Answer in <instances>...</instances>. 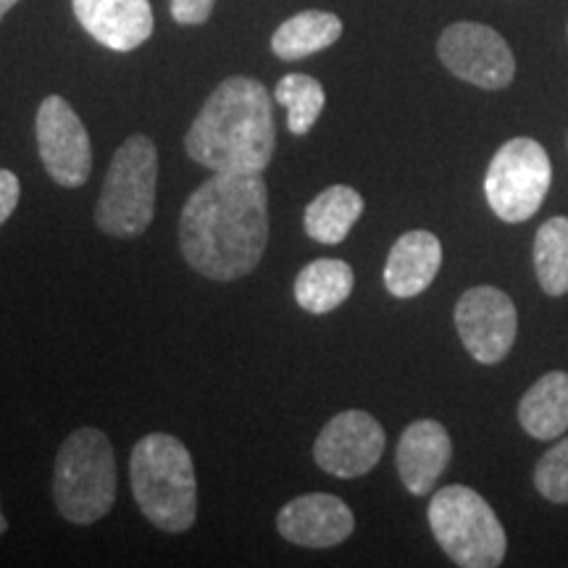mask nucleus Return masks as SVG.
<instances>
[{"mask_svg":"<svg viewBox=\"0 0 568 568\" xmlns=\"http://www.w3.org/2000/svg\"><path fill=\"white\" fill-rule=\"evenodd\" d=\"M268 243L264 174H213L184 203L180 245L197 274L234 282L251 274Z\"/></svg>","mask_w":568,"mask_h":568,"instance_id":"nucleus-1","label":"nucleus"},{"mask_svg":"<svg viewBox=\"0 0 568 568\" xmlns=\"http://www.w3.org/2000/svg\"><path fill=\"white\" fill-rule=\"evenodd\" d=\"M276 148L272 98L253 77H230L211 92L184 151L213 174H264Z\"/></svg>","mask_w":568,"mask_h":568,"instance_id":"nucleus-2","label":"nucleus"},{"mask_svg":"<svg viewBox=\"0 0 568 568\" xmlns=\"http://www.w3.org/2000/svg\"><path fill=\"white\" fill-rule=\"evenodd\" d=\"M132 495L148 521L169 535H180L195 524L197 481L187 447L172 435L142 437L130 458Z\"/></svg>","mask_w":568,"mask_h":568,"instance_id":"nucleus-3","label":"nucleus"},{"mask_svg":"<svg viewBox=\"0 0 568 568\" xmlns=\"http://www.w3.org/2000/svg\"><path fill=\"white\" fill-rule=\"evenodd\" d=\"M53 500L71 524H95L116 500V458L101 429H77L63 439L53 468Z\"/></svg>","mask_w":568,"mask_h":568,"instance_id":"nucleus-4","label":"nucleus"},{"mask_svg":"<svg viewBox=\"0 0 568 568\" xmlns=\"http://www.w3.org/2000/svg\"><path fill=\"white\" fill-rule=\"evenodd\" d=\"M429 527L453 564L495 568L506 558V529L477 489L450 485L435 493L429 503Z\"/></svg>","mask_w":568,"mask_h":568,"instance_id":"nucleus-5","label":"nucleus"},{"mask_svg":"<svg viewBox=\"0 0 568 568\" xmlns=\"http://www.w3.org/2000/svg\"><path fill=\"white\" fill-rule=\"evenodd\" d=\"M159 187V151L145 134H132L111 159L95 222L111 237H138L151 226Z\"/></svg>","mask_w":568,"mask_h":568,"instance_id":"nucleus-6","label":"nucleus"},{"mask_svg":"<svg viewBox=\"0 0 568 568\" xmlns=\"http://www.w3.org/2000/svg\"><path fill=\"white\" fill-rule=\"evenodd\" d=\"M552 166L545 148L531 138L508 140L489 161L485 195L497 219L508 224L527 222L550 190Z\"/></svg>","mask_w":568,"mask_h":568,"instance_id":"nucleus-7","label":"nucleus"},{"mask_svg":"<svg viewBox=\"0 0 568 568\" xmlns=\"http://www.w3.org/2000/svg\"><path fill=\"white\" fill-rule=\"evenodd\" d=\"M439 61L458 80L481 90H503L514 82L516 59L508 42L493 27L477 21H456L439 34Z\"/></svg>","mask_w":568,"mask_h":568,"instance_id":"nucleus-8","label":"nucleus"},{"mask_svg":"<svg viewBox=\"0 0 568 568\" xmlns=\"http://www.w3.org/2000/svg\"><path fill=\"white\" fill-rule=\"evenodd\" d=\"M34 132L48 176L61 187H82L92 172V148L90 134L69 101L48 95L40 103Z\"/></svg>","mask_w":568,"mask_h":568,"instance_id":"nucleus-9","label":"nucleus"},{"mask_svg":"<svg viewBox=\"0 0 568 568\" xmlns=\"http://www.w3.org/2000/svg\"><path fill=\"white\" fill-rule=\"evenodd\" d=\"M456 329L474 361L485 366L500 364L516 343V305L503 290L479 284L460 295L456 305Z\"/></svg>","mask_w":568,"mask_h":568,"instance_id":"nucleus-10","label":"nucleus"},{"mask_svg":"<svg viewBox=\"0 0 568 568\" xmlns=\"http://www.w3.org/2000/svg\"><path fill=\"white\" fill-rule=\"evenodd\" d=\"M387 437L382 424L366 410H343L318 432L314 460L322 471L339 479L364 477L379 464Z\"/></svg>","mask_w":568,"mask_h":568,"instance_id":"nucleus-11","label":"nucleus"},{"mask_svg":"<svg viewBox=\"0 0 568 568\" xmlns=\"http://www.w3.org/2000/svg\"><path fill=\"white\" fill-rule=\"evenodd\" d=\"M276 529L287 542L301 548H335L353 535V510L335 495L311 493L290 500L276 516Z\"/></svg>","mask_w":568,"mask_h":568,"instance_id":"nucleus-12","label":"nucleus"},{"mask_svg":"<svg viewBox=\"0 0 568 568\" xmlns=\"http://www.w3.org/2000/svg\"><path fill=\"white\" fill-rule=\"evenodd\" d=\"M77 21L90 38L116 53H130L153 34L148 0H74Z\"/></svg>","mask_w":568,"mask_h":568,"instance_id":"nucleus-13","label":"nucleus"},{"mask_svg":"<svg viewBox=\"0 0 568 568\" xmlns=\"http://www.w3.org/2000/svg\"><path fill=\"white\" fill-rule=\"evenodd\" d=\"M453 458V439L447 429L435 418H422L403 432L397 443L395 464L400 474L403 487L410 495L422 497L435 489L437 479Z\"/></svg>","mask_w":568,"mask_h":568,"instance_id":"nucleus-14","label":"nucleus"},{"mask_svg":"<svg viewBox=\"0 0 568 568\" xmlns=\"http://www.w3.org/2000/svg\"><path fill=\"white\" fill-rule=\"evenodd\" d=\"M443 266V245L432 232H406L393 245L385 264V287L395 297L422 295Z\"/></svg>","mask_w":568,"mask_h":568,"instance_id":"nucleus-15","label":"nucleus"},{"mask_svg":"<svg viewBox=\"0 0 568 568\" xmlns=\"http://www.w3.org/2000/svg\"><path fill=\"white\" fill-rule=\"evenodd\" d=\"M518 424L542 443L558 439L568 429V374L548 372L539 376L518 403Z\"/></svg>","mask_w":568,"mask_h":568,"instance_id":"nucleus-16","label":"nucleus"},{"mask_svg":"<svg viewBox=\"0 0 568 568\" xmlns=\"http://www.w3.org/2000/svg\"><path fill=\"white\" fill-rule=\"evenodd\" d=\"M364 213V197L347 184H332L305 209V232L322 245H339Z\"/></svg>","mask_w":568,"mask_h":568,"instance_id":"nucleus-17","label":"nucleus"},{"mask_svg":"<svg viewBox=\"0 0 568 568\" xmlns=\"http://www.w3.org/2000/svg\"><path fill=\"white\" fill-rule=\"evenodd\" d=\"M353 268L339 258H318L297 274L295 301L308 314H329L353 293Z\"/></svg>","mask_w":568,"mask_h":568,"instance_id":"nucleus-18","label":"nucleus"},{"mask_svg":"<svg viewBox=\"0 0 568 568\" xmlns=\"http://www.w3.org/2000/svg\"><path fill=\"white\" fill-rule=\"evenodd\" d=\"M343 34V21L329 11H303L287 19L272 38V51L282 61H297L335 45Z\"/></svg>","mask_w":568,"mask_h":568,"instance_id":"nucleus-19","label":"nucleus"},{"mask_svg":"<svg viewBox=\"0 0 568 568\" xmlns=\"http://www.w3.org/2000/svg\"><path fill=\"white\" fill-rule=\"evenodd\" d=\"M535 272L548 295L568 293V216H552L537 230Z\"/></svg>","mask_w":568,"mask_h":568,"instance_id":"nucleus-20","label":"nucleus"},{"mask_svg":"<svg viewBox=\"0 0 568 568\" xmlns=\"http://www.w3.org/2000/svg\"><path fill=\"white\" fill-rule=\"evenodd\" d=\"M276 103L287 109V126L295 138H303L314 130L316 119L322 116L326 92L322 82L308 74H287L282 77L274 90Z\"/></svg>","mask_w":568,"mask_h":568,"instance_id":"nucleus-21","label":"nucleus"},{"mask_svg":"<svg viewBox=\"0 0 568 568\" xmlns=\"http://www.w3.org/2000/svg\"><path fill=\"white\" fill-rule=\"evenodd\" d=\"M535 487L545 500L568 503V437L537 460Z\"/></svg>","mask_w":568,"mask_h":568,"instance_id":"nucleus-22","label":"nucleus"},{"mask_svg":"<svg viewBox=\"0 0 568 568\" xmlns=\"http://www.w3.org/2000/svg\"><path fill=\"white\" fill-rule=\"evenodd\" d=\"M216 0H172V17L176 24L195 27L209 21Z\"/></svg>","mask_w":568,"mask_h":568,"instance_id":"nucleus-23","label":"nucleus"},{"mask_svg":"<svg viewBox=\"0 0 568 568\" xmlns=\"http://www.w3.org/2000/svg\"><path fill=\"white\" fill-rule=\"evenodd\" d=\"M19 195L21 187L17 174L9 172V169H0V226L9 222L11 213L17 211Z\"/></svg>","mask_w":568,"mask_h":568,"instance_id":"nucleus-24","label":"nucleus"},{"mask_svg":"<svg viewBox=\"0 0 568 568\" xmlns=\"http://www.w3.org/2000/svg\"><path fill=\"white\" fill-rule=\"evenodd\" d=\"M17 3H19V0H0V21H3L6 13H9Z\"/></svg>","mask_w":568,"mask_h":568,"instance_id":"nucleus-25","label":"nucleus"},{"mask_svg":"<svg viewBox=\"0 0 568 568\" xmlns=\"http://www.w3.org/2000/svg\"><path fill=\"white\" fill-rule=\"evenodd\" d=\"M9 529V521H6V516H3V510H0V535H3V531Z\"/></svg>","mask_w":568,"mask_h":568,"instance_id":"nucleus-26","label":"nucleus"}]
</instances>
